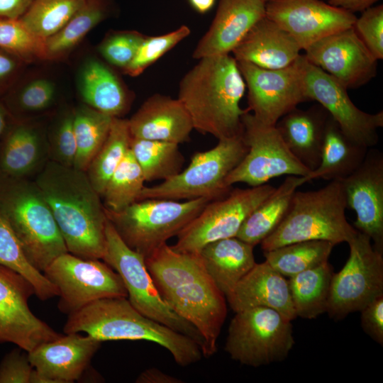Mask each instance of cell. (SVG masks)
Listing matches in <instances>:
<instances>
[{
  "label": "cell",
  "instance_id": "db71d44e",
  "mask_svg": "<svg viewBox=\"0 0 383 383\" xmlns=\"http://www.w3.org/2000/svg\"><path fill=\"white\" fill-rule=\"evenodd\" d=\"M192 7L199 13H206L213 6L216 0H188Z\"/></svg>",
  "mask_w": 383,
  "mask_h": 383
},
{
  "label": "cell",
  "instance_id": "603a6c76",
  "mask_svg": "<svg viewBox=\"0 0 383 383\" xmlns=\"http://www.w3.org/2000/svg\"><path fill=\"white\" fill-rule=\"evenodd\" d=\"M265 16L262 0H219L213 20L198 42L192 57L227 55L252 26Z\"/></svg>",
  "mask_w": 383,
  "mask_h": 383
},
{
  "label": "cell",
  "instance_id": "7bdbcfd3",
  "mask_svg": "<svg viewBox=\"0 0 383 383\" xmlns=\"http://www.w3.org/2000/svg\"><path fill=\"white\" fill-rule=\"evenodd\" d=\"M0 48L27 64L45 60V40L20 19L0 18Z\"/></svg>",
  "mask_w": 383,
  "mask_h": 383
},
{
  "label": "cell",
  "instance_id": "8d00e7d4",
  "mask_svg": "<svg viewBox=\"0 0 383 383\" xmlns=\"http://www.w3.org/2000/svg\"><path fill=\"white\" fill-rule=\"evenodd\" d=\"M113 118L84 104L74 107V130L77 147L74 167L87 170L105 141Z\"/></svg>",
  "mask_w": 383,
  "mask_h": 383
},
{
  "label": "cell",
  "instance_id": "cb8c5ba5",
  "mask_svg": "<svg viewBox=\"0 0 383 383\" xmlns=\"http://www.w3.org/2000/svg\"><path fill=\"white\" fill-rule=\"evenodd\" d=\"M128 121L133 138L179 145L189 141L194 130L180 101L160 94L148 98Z\"/></svg>",
  "mask_w": 383,
  "mask_h": 383
},
{
  "label": "cell",
  "instance_id": "b9f144b4",
  "mask_svg": "<svg viewBox=\"0 0 383 383\" xmlns=\"http://www.w3.org/2000/svg\"><path fill=\"white\" fill-rule=\"evenodd\" d=\"M46 136L50 161L73 167L77 147L74 130V107L60 106L49 116Z\"/></svg>",
  "mask_w": 383,
  "mask_h": 383
},
{
  "label": "cell",
  "instance_id": "7dc6e473",
  "mask_svg": "<svg viewBox=\"0 0 383 383\" xmlns=\"http://www.w3.org/2000/svg\"><path fill=\"white\" fill-rule=\"evenodd\" d=\"M15 348L8 353L0 363V383H30L34 367L28 353Z\"/></svg>",
  "mask_w": 383,
  "mask_h": 383
},
{
  "label": "cell",
  "instance_id": "9c48e42d",
  "mask_svg": "<svg viewBox=\"0 0 383 383\" xmlns=\"http://www.w3.org/2000/svg\"><path fill=\"white\" fill-rule=\"evenodd\" d=\"M121 277L131 305L140 313L196 341L202 353L204 340L197 329L172 309L158 292L145 262V257L129 248L109 220L101 259Z\"/></svg>",
  "mask_w": 383,
  "mask_h": 383
},
{
  "label": "cell",
  "instance_id": "816d5d0a",
  "mask_svg": "<svg viewBox=\"0 0 383 383\" xmlns=\"http://www.w3.org/2000/svg\"><path fill=\"white\" fill-rule=\"evenodd\" d=\"M137 383H181V379L164 373L157 368H149L139 374Z\"/></svg>",
  "mask_w": 383,
  "mask_h": 383
},
{
  "label": "cell",
  "instance_id": "8fae6325",
  "mask_svg": "<svg viewBox=\"0 0 383 383\" xmlns=\"http://www.w3.org/2000/svg\"><path fill=\"white\" fill-rule=\"evenodd\" d=\"M242 138L248 151L226 178L228 187L244 183L257 187L283 175L305 177L311 170L291 152L275 126L265 124L246 111Z\"/></svg>",
  "mask_w": 383,
  "mask_h": 383
},
{
  "label": "cell",
  "instance_id": "f6af8a7d",
  "mask_svg": "<svg viewBox=\"0 0 383 383\" xmlns=\"http://www.w3.org/2000/svg\"><path fill=\"white\" fill-rule=\"evenodd\" d=\"M146 35L135 30L109 33L98 46L101 56L121 71L131 62Z\"/></svg>",
  "mask_w": 383,
  "mask_h": 383
},
{
  "label": "cell",
  "instance_id": "c3c4849f",
  "mask_svg": "<svg viewBox=\"0 0 383 383\" xmlns=\"http://www.w3.org/2000/svg\"><path fill=\"white\" fill-rule=\"evenodd\" d=\"M362 330L376 343L383 345V295L367 304L360 311Z\"/></svg>",
  "mask_w": 383,
  "mask_h": 383
},
{
  "label": "cell",
  "instance_id": "ffe728a7",
  "mask_svg": "<svg viewBox=\"0 0 383 383\" xmlns=\"http://www.w3.org/2000/svg\"><path fill=\"white\" fill-rule=\"evenodd\" d=\"M347 208L354 211L353 227L370 239L383 253V155L368 150L361 165L340 181Z\"/></svg>",
  "mask_w": 383,
  "mask_h": 383
},
{
  "label": "cell",
  "instance_id": "5bb4252c",
  "mask_svg": "<svg viewBox=\"0 0 383 383\" xmlns=\"http://www.w3.org/2000/svg\"><path fill=\"white\" fill-rule=\"evenodd\" d=\"M43 273L58 290L59 310L68 315L97 299L127 297L120 275L100 259H84L67 252Z\"/></svg>",
  "mask_w": 383,
  "mask_h": 383
},
{
  "label": "cell",
  "instance_id": "d590c367",
  "mask_svg": "<svg viewBox=\"0 0 383 383\" xmlns=\"http://www.w3.org/2000/svg\"><path fill=\"white\" fill-rule=\"evenodd\" d=\"M131 139L128 119L114 117L105 141L85 171L101 196L109 178L130 150Z\"/></svg>",
  "mask_w": 383,
  "mask_h": 383
},
{
  "label": "cell",
  "instance_id": "5b68a950",
  "mask_svg": "<svg viewBox=\"0 0 383 383\" xmlns=\"http://www.w3.org/2000/svg\"><path fill=\"white\" fill-rule=\"evenodd\" d=\"M0 210L16 234L26 257L43 272L67 252L50 208L33 179L0 175Z\"/></svg>",
  "mask_w": 383,
  "mask_h": 383
},
{
  "label": "cell",
  "instance_id": "9f6ffc18",
  "mask_svg": "<svg viewBox=\"0 0 383 383\" xmlns=\"http://www.w3.org/2000/svg\"><path fill=\"white\" fill-rule=\"evenodd\" d=\"M262 1H264V2H266L267 0H262Z\"/></svg>",
  "mask_w": 383,
  "mask_h": 383
},
{
  "label": "cell",
  "instance_id": "f35d334b",
  "mask_svg": "<svg viewBox=\"0 0 383 383\" xmlns=\"http://www.w3.org/2000/svg\"><path fill=\"white\" fill-rule=\"evenodd\" d=\"M0 265L8 267L27 279L35 295L45 301L58 296V290L44 274L28 260L8 220L0 210Z\"/></svg>",
  "mask_w": 383,
  "mask_h": 383
},
{
  "label": "cell",
  "instance_id": "f1b7e54d",
  "mask_svg": "<svg viewBox=\"0 0 383 383\" xmlns=\"http://www.w3.org/2000/svg\"><path fill=\"white\" fill-rule=\"evenodd\" d=\"M254 246L237 237L206 245L199 252L209 274L226 298L256 262Z\"/></svg>",
  "mask_w": 383,
  "mask_h": 383
},
{
  "label": "cell",
  "instance_id": "e575fe53",
  "mask_svg": "<svg viewBox=\"0 0 383 383\" xmlns=\"http://www.w3.org/2000/svg\"><path fill=\"white\" fill-rule=\"evenodd\" d=\"M179 145L131 137L130 150L142 170L145 182L164 181L182 170L184 158Z\"/></svg>",
  "mask_w": 383,
  "mask_h": 383
},
{
  "label": "cell",
  "instance_id": "60d3db41",
  "mask_svg": "<svg viewBox=\"0 0 383 383\" xmlns=\"http://www.w3.org/2000/svg\"><path fill=\"white\" fill-rule=\"evenodd\" d=\"M84 0H32L19 18L33 33L45 40L71 18Z\"/></svg>",
  "mask_w": 383,
  "mask_h": 383
},
{
  "label": "cell",
  "instance_id": "ab89813d",
  "mask_svg": "<svg viewBox=\"0 0 383 383\" xmlns=\"http://www.w3.org/2000/svg\"><path fill=\"white\" fill-rule=\"evenodd\" d=\"M145 182L142 170L129 150L101 194L105 208L111 211H120L138 201Z\"/></svg>",
  "mask_w": 383,
  "mask_h": 383
},
{
  "label": "cell",
  "instance_id": "d6986e66",
  "mask_svg": "<svg viewBox=\"0 0 383 383\" xmlns=\"http://www.w3.org/2000/svg\"><path fill=\"white\" fill-rule=\"evenodd\" d=\"M265 16L306 50L316 41L353 26L357 17L321 0H267Z\"/></svg>",
  "mask_w": 383,
  "mask_h": 383
},
{
  "label": "cell",
  "instance_id": "ba28073f",
  "mask_svg": "<svg viewBox=\"0 0 383 383\" xmlns=\"http://www.w3.org/2000/svg\"><path fill=\"white\" fill-rule=\"evenodd\" d=\"M248 151L242 135L218 140L212 148L196 152L188 166L177 174L152 185L145 186L138 201L145 199L211 201L227 194L232 187L226 178Z\"/></svg>",
  "mask_w": 383,
  "mask_h": 383
},
{
  "label": "cell",
  "instance_id": "e0dca14e",
  "mask_svg": "<svg viewBox=\"0 0 383 383\" xmlns=\"http://www.w3.org/2000/svg\"><path fill=\"white\" fill-rule=\"evenodd\" d=\"M237 65L248 88L246 109L261 122L275 126L284 114L306 101L296 62L277 70L245 61H237Z\"/></svg>",
  "mask_w": 383,
  "mask_h": 383
},
{
  "label": "cell",
  "instance_id": "83f0119b",
  "mask_svg": "<svg viewBox=\"0 0 383 383\" xmlns=\"http://www.w3.org/2000/svg\"><path fill=\"white\" fill-rule=\"evenodd\" d=\"M328 111L320 104L303 110L293 109L275 124L286 145L295 157L311 171L321 159V151L327 121Z\"/></svg>",
  "mask_w": 383,
  "mask_h": 383
},
{
  "label": "cell",
  "instance_id": "2e32d148",
  "mask_svg": "<svg viewBox=\"0 0 383 383\" xmlns=\"http://www.w3.org/2000/svg\"><path fill=\"white\" fill-rule=\"evenodd\" d=\"M33 294L27 279L0 265V343H11L30 353L62 335L33 313L28 299Z\"/></svg>",
  "mask_w": 383,
  "mask_h": 383
},
{
  "label": "cell",
  "instance_id": "bcb514c9",
  "mask_svg": "<svg viewBox=\"0 0 383 383\" xmlns=\"http://www.w3.org/2000/svg\"><path fill=\"white\" fill-rule=\"evenodd\" d=\"M357 18L353 28L377 60L383 59V5L370 6Z\"/></svg>",
  "mask_w": 383,
  "mask_h": 383
},
{
  "label": "cell",
  "instance_id": "44dd1931",
  "mask_svg": "<svg viewBox=\"0 0 383 383\" xmlns=\"http://www.w3.org/2000/svg\"><path fill=\"white\" fill-rule=\"evenodd\" d=\"M48 117L21 119L10 116L0 140L1 176L30 179L50 161Z\"/></svg>",
  "mask_w": 383,
  "mask_h": 383
},
{
  "label": "cell",
  "instance_id": "30bf717a",
  "mask_svg": "<svg viewBox=\"0 0 383 383\" xmlns=\"http://www.w3.org/2000/svg\"><path fill=\"white\" fill-rule=\"evenodd\" d=\"M291 321L277 311L255 307L236 312L224 349L231 358L257 367L284 360L294 345Z\"/></svg>",
  "mask_w": 383,
  "mask_h": 383
},
{
  "label": "cell",
  "instance_id": "1f68e13d",
  "mask_svg": "<svg viewBox=\"0 0 383 383\" xmlns=\"http://www.w3.org/2000/svg\"><path fill=\"white\" fill-rule=\"evenodd\" d=\"M24 74L1 99L9 115L21 119L51 115L60 106L55 82L47 77L30 78Z\"/></svg>",
  "mask_w": 383,
  "mask_h": 383
},
{
  "label": "cell",
  "instance_id": "8992f818",
  "mask_svg": "<svg viewBox=\"0 0 383 383\" xmlns=\"http://www.w3.org/2000/svg\"><path fill=\"white\" fill-rule=\"evenodd\" d=\"M346 209L340 181H330L317 190H296L279 225L260 243L262 250L307 240L348 243L357 231L347 221Z\"/></svg>",
  "mask_w": 383,
  "mask_h": 383
},
{
  "label": "cell",
  "instance_id": "74e56055",
  "mask_svg": "<svg viewBox=\"0 0 383 383\" xmlns=\"http://www.w3.org/2000/svg\"><path fill=\"white\" fill-rule=\"evenodd\" d=\"M335 245L324 240H307L265 251V261L285 277L328 262Z\"/></svg>",
  "mask_w": 383,
  "mask_h": 383
},
{
  "label": "cell",
  "instance_id": "7c38bea8",
  "mask_svg": "<svg viewBox=\"0 0 383 383\" xmlns=\"http://www.w3.org/2000/svg\"><path fill=\"white\" fill-rule=\"evenodd\" d=\"M348 244L349 257L338 272H333L331 283L326 312L335 320L360 311L383 295V253L359 231Z\"/></svg>",
  "mask_w": 383,
  "mask_h": 383
},
{
  "label": "cell",
  "instance_id": "ac0fdd59",
  "mask_svg": "<svg viewBox=\"0 0 383 383\" xmlns=\"http://www.w3.org/2000/svg\"><path fill=\"white\" fill-rule=\"evenodd\" d=\"M304 50L309 62L332 76L346 89L360 88L376 77L377 60L353 26L327 35Z\"/></svg>",
  "mask_w": 383,
  "mask_h": 383
},
{
  "label": "cell",
  "instance_id": "4dcf8cb0",
  "mask_svg": "<svg viewBox=\"0 0 383 383\" xmlns=\"http://www.w3.org/2000/svg\"><path fill=\"white\" fill-rule=\"evenodd\" d=\"M304 177L289 175L245 219L235 237L253 245L260 244L279 225Z\"/></svg>",
  "mask_w": 383,
  "mask_h": 383
},
{
  "label": "cell",
  "instance_id": "681fc988",
  "mask_svg": "<svg viewBox=\"0 0 383 383\" xmlns=\"http://www.w3.org/2000/svg\"><path fill=\"white\" fill-rule=\"evenodd\" d=\"M28 65L17 56L0 48V99L25 73Z\"/></svg>",
  "mask_w": 383,
  "mask_h": 383
},
{
  "label": "cell",
  "instance_id": "f907efd6",
  "mask_svg": "<svg viewBox=\"0 0 383 383\" xmlns=\"http://www.w3.org/2000/svg\"><path fill=\"white\" fill-rule=\"evenodd\" d=\"M32 0H0V18L19 19Z\"/></svg>",
  "mask_w": 383,
  "mask_h": 383
},
{
  "label": "cell",
  "instance_id": "3957f363",
  "mask_svg": "<svg viewBox=\"0 0 383 383\" xmlns=\"http://www.w3.org/2000/svg\"><path fill=\"white\" fill-rule=\"evenodd\" d=\"M245 83L236 60L229 54L203 57L179 82L178 99L194 129L218 140L241 135L240 106Z\"/></svg>",
  "mask_w": 383,
  "mask_h": 383
},
{
  "label": "cell",
  "instance_id": "f546056e",
  "mask_svg": "<svg viewBox=\"0 0 383 383\" xmlns=\"http://www.w3.org/2000/svg\"><path fill=\"white\" fill-rule=\"evenodd\" d=\"M368 150L346 136L330 116L326 126L320 162L315 170L304 177L306 182L315 179H344L361 165Z\"/></svg>",
  "mask_w": 383,
  "mask_h": 383
},
{
  "label": "cell",
  "instance_id": "484cf974",
  "mask_svg": "<svg viewBox=\"0 0 383 383\" xmlns=\"http://www.w3.org/2000/svg\"><path fill=\"white\" fill-rule=\"evenodd\" d=\"M301 50L286 30L265 16L252 26L231 52L237 61L277 70L293 64Z\"/></svg>",
  "mask_w": 383,
  "mask_h": 383
},
{
  "label": "cell",
  "instance_id": "836d02e7",
  "mask_svg": "<svg viewBox=\"0 0 383 383\" xmlns=\"http://www.w3.org/2000/svg\"><path fill=\"white\" fill-rule=\"evenodd\" d=\"M333 267L326 262L289 277L296 317L313 319L327 311Z\"/></svg>",
  "mask_w": 383,
  "mask_h": 383
},
{
  "label": "cell",
  "instance_id": "4316f807",
  "mask_svg": "<svg viewBox=\"0 0 383 383\" xmlns=\"http://www.w3.org/2000/svg\"><path fill=\"white\" fill-rule=\"evenodd\" d=\"M76 84L82 104L112 117L122 118L133 101V94L116 73L95 57L83 61Z\"/></svg>",
  "mask_w": 383,
  "mask_h": 383
},
{
  "label": "cell",
  "instance_id": "9a60e30c",
  "mask_svg": "<svg viewBox=\"0 0 383 383\" xmlns=\"http://www.w3.org/2000/svg\"><path fill=\"white\" fill-rule=\"evenodd\" d=\"M295 62L306 101L318 102L350 140L367 149L374 147L379 139L377 129L383 126V111L374 114L358 109L348 89L304 55Z\"/></svg>",
  "mask_w": 383,
  "mask_h": 383
},
{
  "label": "cell",
  "instance_id": "ee69618b",
  "mask_svg": "<svg viewBox=\"0 0 383 383\" xmlns=\"http://www.w3.org/2000/svg\"><path fill=\"white\" fill-rule=\"evenodd\" d=\"M183 25L172 32L156 36H145L131 62L122 70L125 74L137 77L166 52L190 34Z\"/></svg>",
  "mask_w": 383,
  "mask_h": 383
},
{
  "label": "cell",
  "instance_id": "52a82bcc",
  "mask_svg": "<svg viewBox=\"0 0 383 383\" xmlns=\"http://www.w3.org/2000/svg\"><path fill=\"white\" fill-rule=\"evenodd\" d=\"M211 201L145 199L120 211L105 208L108 220L131 249L145 257L177 236Z\"/></svg>",
  "mask_w": 383,
  "mask_h": 383
},
{
  "label": "cell",
  "instance_id": "6da1fadb",
  "mask_svg": "<svg viewBox=\"0 0 383 383\" xmlns=\"http://www.w3.org/2000/svg\"><path fill=\"white\" fill-rule=\"evenodd\" d=\"M145 262L162 297L202 336L203 355L212 356L227 316V301L199 253L178 252L165 243L145 257Z\"/></svg>",
  "mask_w": 383,
  "mask_h": 383
},
{
  "label": "cell",
  "instance_id": "277c9868",
  "mask_svg": "<svg viewBox=\"0 0 383 383\" xmlns=\"http://www.w3.org/2000/svg\"><path fill=\"white\" fill-rule=\"evenodd\" d=\"M65 333L83 332L102 341L147 340L167 350L175 362L188 366L204 356L199 344L140 313L126 297L97 299L68 315Z\"/></svg>",
  "mask_w": 383,
  "mask_h": 383
},
{
  "label": "cell",
  "instance_id": "d6a6232c",
  "mask_svg": "<svg viewBox=\"0 0 383 383\" xmlns=\"http://www.w3.org/2000/svg\"><path fill=\"white\" fill-rule=\"evenodd\" d=\"M113 9V0H84L63 28L45 40V60L60 61L67 57Z\"/></svg>",
  "mask_w": 383,
  "mask_h": 383
},
{
  "label": "cell",
  "instance_id": "4fadbf2b",
  "mask_svg": "<svg viewBox=\"0 0 383 383\" xmlns=\"http://www.w3.org/2000/svg\"><path fill=\"white\" fill-rule=\"evenodd\" d=\"M274 189L268 184L231 189L223 197L209 201L177 235L172 248L178 252L199 253L211 242L235 237L245 219Z\"/></svg>",
  "mask_w": 383,
  "mask_h": 383
},
{
  "label": "cell",
  "instance_id": "11a10c76",
  "mask_svg": "<svg viewBox=\"0 0 383 383\" xmlns=\"http://www.w3.org/2000/svg\"><path fill=\"white\" fill-rule=\"evenodd\" d=\"M10 115L6 109L2 101L0 99V140L9 119Z\"/></svg>",
  "mask_w": 383,
  "mask_h": 383
},
{
  "label": "cell",
  "instance_id": "7402d4cb",
  "mask_svg": "<svg viewBox=\"0 0 383 383\" xmlns=\"http://www.w3.org/2000/svg\"><path fill=\"white\" fill-rule=\"evenodd\" d=\"M101 344L88 334L65 333L40 344L28 356L34 369L52 383H70L82 377Z\"/></svg>",
  "mask_w": 383,
  "mask_h": 383
},
{
  "label": "cell",
  "instance_id": "d4e9b609",
  "mask_svg": "<svg viewBox=\"0 0 383 383\" xmlns=\"http://www.w3.org/2000/svg\"><path fill=\"white\" fill-rule=\"evenodd\" d=\"M226 299L235 313L250 308L267 307L291 321L297 318L288 279L266 261L255 263Z\"/></svg>",
  "mask_w": 383,
  "mask_h": 383
},
{
  "label": "cell",
  "instance_id": "f5cc1de1",
  "mask_svg": "<svg viewBox=\"0 0 383 383\" xmlns=\"http://www.w3.org/2000/svg\"><path fill=\"white\" fill-rule=\"evenodd\" d=\"M327 3L333 6L338 7L354 13L357 11H363L372 6L379 0H326Z\"/></svg>",
  "mask_w": 383,
  "mask_h": 383
},
{
  "label": "cell",
  "instance_id": "7a4b0ae2",
  "mask_svg": "<svg viewBox=\"0 0 383 383\" xmlns=\"http://www.w3.org/2000/svg\"><path fill=\"white\" fill-rule=\"evenodd\" d=\"M67 251L84 259H102L107 216L101 196L85 171L48 161L34 177Z\"/></svg>",
  "mask_w": 383,
  "mask_h": 383
}]
</instances>
